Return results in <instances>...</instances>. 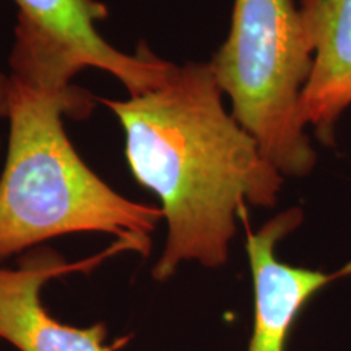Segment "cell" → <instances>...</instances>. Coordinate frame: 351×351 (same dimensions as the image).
Wrapping results in <instances>:
<instances>
[{
	"label": "cell",
	"mask_w": 351,
	"mask_h": 351,
	"mask_svg": "<svg viewBox=\"0 0 351 351\" xmlns=\"http://www.w3.org/2000/svg\"><path fill=\"white\" fill-rule=\"evenodd\" d=\"M99 101L121 122L132 176L161 202L168 238L153 278L184 262L225 265L245 204L274 207L283 176L225 109L210 62L174 64L147 93Z\"/></svg>",
	"instance_id": "cell-1"
},
{
	"label": "cell",
	"mask_w": 351,
	"mask_h": 351,
	"mask_svg": "<svg viewBox=\"0 0 351 351\" xmlns=\"http://www.w3.org/2000/svg\"><path fill=\"white\" fill-rule=\"evenodd\" d=\"M8 65L0 263L72 232L114 234L147 257L161 208L117 194L88 168L65 134V114L85 119L95 106L93 96L72 85L82 65L51 39L20 25Z\"/></svg>",
	"instance_id": "cell-2"
},
{
	"label": "cell",
	"mask_w": 351,
	"mask_h": 351,
	"mask_svg": "<svg viewBox=\"0 0 351 351\" xmlns=\"http://www.w3.org/2000/svg\"><path fill=\"white\" fill-rule=\"evenodd\" d=\"M314 54L295 0H234L230 33L210 60L232 117L283 178H306L317 163L301 116Z\"/></svg>",
	"instance_id": "cell-3"
},
{
	"label": "cell",
	"mask_w": 351,
	"mask_h": 351,
	"mask_svg": "<svg viewBox=\"0 0 351 351\" xmlns=\"http://www.w3.org/2000/svg\"><path fill=\"white\" fill-rule=\"evenodd\" d=\"M121 251L129 247L117 241L99 256L69 263L52 249L36 247L21 254L15 269L0 263V340L19 351H111L104 346L103 324L90 328L65 326L43 306L41 289L52 278L88 271Z\"/></svg>",
	"instance_id": "cell-4"
},
{
	"label": "cell",
	"mask_w": 351,
	"mask_h": 351,
	"mask_svg": "<svg viewBox=\"0 0 351 351\" xmlns=\"http://www.w3.org/2000/svg\"><path fill=\"white\" fill-rule=\"evenodd\" d=\"M304 213L291 207L263 225L247 228L245 251L254 283V327L247 351H287V341L302 307L335 280L351 276V262L333 274L283 263L276 258L280 241L301 226Z\"/></svg>",
	"instance_id": "cell-5"
},
{
	"label": "cell",
	"mask_w": 351,
	"mask_h": 351,
	"mask_svg": "<svg viewBox=\"0 0 351 351\" xmlns=\"http://www.w3.org/2000/svg\"><path fill=\"white\" fill-rule=\"evenodd\" d=\"M16 25L33 29L62 47L78 64L111 73L130 96L147 93L166 80L174 64L140 47L124 54L101 36L96 23L109 16L99 0H13Z\"/></svg>",
	"instance_id": "cell-6"
},
{
	"label": "cell",
	"mask_w": 351,
	"mask_h": 351,
	"mask_svg": "<svg viewBox=\"0 0 351 351\" xmlns=\"http://www.w3.org/2000/svg\"><path fill=\"white\" fill-rule=\"evenodd\" d=\"M300 8L315 47L301 116L320 142L333 145L337 122L351 106V0H301Z\"/></svg>",
	"instance_id": "cell-7"
},
{
	"label": "cell",
	"mask_w": 351,
	"mask_h": 351,
	"mask_svg": "<svg viewBox=\"0 0 351 351\" xmlns=\"http://www.w3.org/2000/svg\"><path fill=\"white\" fill-rule=\"evenodd\" d=\"M7 116V75L0 72V117Z\"/></svg>",
	"instance_id": "cell-8"
}]
</instances>
